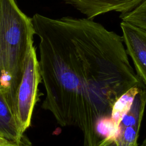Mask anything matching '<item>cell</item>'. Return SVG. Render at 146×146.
Wrapping results in <instances>:
<instances>
[{"instance_id": "6da1fadb", "label": "cell", "mask_w": 146, "mask_h": 146, "mask_svg": "<svg viewBox=\"0 0 146 146\" xmlns=\"http://www.w3.org/2000/svg\"><path fill=\"white\" fill-rule=\"evenodd\" d=\"M31 18L39 39L38 61L46 98L42 108L62 127L76 126L83 146L103 140L98 128L113 104L142 82L131 66L123 38L87 18Z\"/></svg>"}, {"instance_id": "7a4b0ae2", "label": "cell", "mask_w": 146, "mask_h": 146, "mask_svg": "<svg viewBox=\"0 0 146 146\" xmlns=\"http://www.w3.org/2000/svg\"><path fill=\"white\" fill-rule=\"evenodd\" d=\"M35 34L31 18L15 0H0V88L9 100L22 77Z\"/></svg>"}, {"instance_id": "3957f363", "label": "cell", "mask_w": 146, "mask_h": 146, "mask_svg": "<svg viewBox=\"0 0 146 146\" xmlns=\"http://www.w3.org/2000/svg\"><path fill=\"white\" fill-rule=\"evenodd\" d=\"M41 82L36 50L33 44L26 56L21 80L8 100L21 135L31 125L33 110L38 100V86Z\"/></svg>"}, {"instance_id": "277c9868", "label": "cell", "mask_w": 146, "mask_h": 146, "mask_svg": "<svg viewBox=\"0 0 146 146\" xmlns=\"http://www.w3.org/2000/svg\"><path fill=\"white\" fill-rule=\"evenodd\" d=\"M146 106V86L136 95L128 111L121 120L114 137L116 146H138L137 139Z\"/></svg>"}, {"instance_id": "5b68a950", "label": "cell", "mask_w": 146, "mask_h": 146, "mask_svg": "<svg viewBox=\"0 0 146 146\" xmlns=\"http://www.w3.org/2000/svg\"><path fill=\"white\" fill-rule=\"evenodd\" d=\"M120 28L127 54L133 62L136 74L146 86V31L123 21Z\"/></svg>"}, {"instance_id": "8992f818", "label": "cell", "mask_w": 146, "mask_h": 146, "mask_svg": "<svg viewBox=\"0 0 146 146\" xmlns=\"http://www.w3.org/2000/svg\"><path fill=\"white\" fill-rule=\"evenodd\" d=\"M86 18L93 19L100 15L115 11L120 14L128 13L144 0H63Z\"/></svg>"}, {"instance_id": "52a82bcc", "label": "cell", "mask_w": 146, "mask_h": 146, "mask_svg": "<svg viewBox=\"0 0 146 146\" xmlns=\"http://www.w3.org/2000/svg\"><path fill=\"white\" fill-rule=\"evenodd\" d=\"M0 134L6 139L19 145L21 135L15 117L8 102L4 90L0 88Z\"/></svg>"}, {"instance_id": "ba28073f", "label": "cell", "mask_w": 146, "mask_h": 146, "mask_svg": "<svg viewBox=\"0 0 146 146\" xmlns=\"http://www.w3.org/2000/svg\"><path fill=\"white\" fill-rule=\"evenodd\" d=\"M143 85L144 84L141 82L131 87L122 94L113 104L110 117V122L115 135L121 120L131 108L136 95Z\"/></svg>"}, {"instance_id": "9c48e42d", "label": "cell", "mask_w": 146, "mask_h": 146, "mask_svg": "<svg viewBox=\"0 0 146 146\" xmlns=\"http://www.w3.org/2000/svg\"><path fill=\"white\" fill-rule=\"evenodd\" d=\"M122 21L137 26L146 31V0L132 11L120 14Z\"/></svg>"}, {"instance_id": "30bf717a", "label": "cell", "mask_w": 146, "mask_h": 146, "mask_svg": "<svg viewBox=\"0 0 146 146\" xmlns=\"http://www.w3.org/2000/svg\"><path fill=\"white\" fill-rule=\"evenodd\" d=\"M98 146H116L114 141V137L108 136L104 139Z\"/></svg>"}, {"instance_id": "8fae6325", "label": "cell", "mask_w": 146, "mask_h": 146, "mask_svg": "<svg viewBox=\"0 0 146 146\" xmlns=\"http://www.w3.org/2000/svg\"><path fill=\"white\" fill-rule=\"evenodd\" d=\"M21 143L19 145H18L13 142H11L0 134V146H21Z\"/></svg>"}, {"instance_id": "7c38bea8", "label": "cell", "mask_w": 146, "mask_h": 146, "mask_svg": "<svg viewBox=\"0 0 146 146\" xmlns=\"http://www.w3.org/2000/svg\"><path fill=\"white\" fill-rule=\"evenodd\" d=\"M21 146H34L33 143L25 134H24L22 137Z\"/></svg>"}, {"instance_id": "4fadbf2b", "label": "cell", "mask_w": 146, "mask_h": 146, "mask_svg": "<svg viewBox=\"0 0 146 146\" xmlns=\"http://www.w3.org/2000/svg\"><path fill=\"white\" fill-rule=\"evenodd\" d=\"M143 143L144 144H145V145H146V138L144 139V140L143 141Z\"/></svg>"}, {"instance_id": "5bb4252c", "label": "cell", "mask_w": 146, "mask_h": 146, "mask_svg": "<svg viewBox=\"0 0 146 146\" xmlns=\"http://www.w3.org/2000/svg\"><path fill=\"white\" fill-rule=\"evenodd\" d=\"M138 146H146V145H145V144H143V143H142V144H140V145H138Z\"/></svg>"}]
</instances>
